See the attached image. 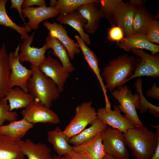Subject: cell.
Masks as SVG:
<instances>
[{
	"label": "cell",
	"instance_id": "cell-5",
	"mask_svg": "<svg viewBox=\"0 0 159 159\" xmlns=\"http://www.w3.org/2000/svg\"><path fill=\"white\" fill-rule=\"evenodd\" d=\"M97 112L90 101L83 102L76 106L75 115L63 132L69 139L80 132L97 118Z\"/></svg>",
	"mask_w": 159,
	"mask_h": 159
},
{
	"label": "cell",
	"instance_id": "cell-2",
	"mask_svg": "<svg viewBox=\"0 0 159 159\" xmlns=\"http://www.w3.org/2000/svg\"><path fill=\"white\" fill-rule=\"evenodd\" d=\"M135 57L128 54L118 56L103 67L101 74L107 89L112 92L115 89L123 85L133 74Z\"/></svg>",
	"mask_w": 159,
	"mask_h": 159
},
{
	"label": "cell",
	"instance_id": "cell-31",
	"mask_svg": "<svg viewBox=\"0 0 159 159\" xmlns=\"http://www.w3.org/2000/svg\"><path fill=\"white\" fill-rule=\"evenodd\" d=\"M142 80L138 77L135 82V87L136 88V91L140 96V107L139 110L141 113L145 112L148 110L150 113L153 114L155 117H159V107L155 106L148 102L143 95L142 89Z\"/></svg>",
	"mask_w": 159,
	"mask_h": 159
},
{
	"label": "cell",
	"instance_id": "cell-12",
	"mask_svg": "<svg viewBox=\"0 0 159 159\" xmlns=\"http://www.w3.org/2000/svg\"><path fill=\"white\" fill-rule=\"evenodd\" d=\"M34 32H33L28 38L23 39V42L20 46L19 59L21 63L28 61L34 67H38L46 57L45 54L47 49L45 44L39 48L31 47V44L34 40Z\"/></svg>",
	"mask_w": 159,
	"mask_h": 159
},
{
	"label": "cell",
	"instance_id": "cell-9",
	"mask_svg": "<svg viewBox=\"0 0 159 159\" xmlns=\"http://www.w3.org/2000/svg\"><path fill=\"white\" fill-rule=\"evenodd\" d=\"M19 45L14 52L8 53L11 74L9 83L11 88L15 86L20 87L24 91L28 92L27 88V82L32 76L33 71L23 66L19 59Z\"/></svg>",
	"mask_w": 159,
	"mask_h": 159
},
{
	"label": "cell",
	"instance_id": "cell-38",
	"mask_svg": "<svg viewBox=\"0 0 159 159\" xmlns=\"http://www.w3.org/2000/svg\"><path fill=\"white\" fill-rule=\"evenodd\" d=\"M148 97L156 100H159V87L154 83L150 88L146 92Z\"/></svg>",
	"mask_w": 159,
	"mask_h": 159
},
{
	"label": "cell",
	"instance_id": "cell-17",
	"mask_svg": "<svg viewBox=\"0 0 159 159\" xmlns=\"http://www.w3.org/2000/svg\"><path fill=\"white\" fill-rule=\"evenodd\" d=\"M119 47L126 52L132 49H147L151 54L155 55L159 52V45L148 41L146 35L134 34L127 36L119 43Z\"/></svg>",
	"mask_w": 159,
	"mask_h": 159
},
{
	"label": "cell",
	"instance_id": "cell-11",
	"mask_svg": "<svg viewBox=\"0 0 159 159\" xmlns=\"http://www.w3.org/2000/svg\"><path fill=\"white\" fill-rule=\"evenodd\" d=\"M38 68L42 72L54 81L60 93L63 91L64 85L69 74L64 70L61 63L49 56L46 57Z\"/></svg>",
	"mask_w": 159,
	"mask_h": 159
},
{
	"label": "cell",
	"instance_id": "cell-1",
	"mask_svg": "<svg viewBox=\"0 0 159 159\" xmlns=\"http://www.w3.org/2000/svg\"><path fill=\"white\" fill-rule=\"evenodd\" d=\"M155 129V133L143 125L129 129L124 133L127 146L136 159H150L156 149L159 138V125L150 124Z\"/></svg>",
	"mask_w": 159,
	"mask_h": 159
},
{
	"label": "cell",
	"instance_id": "cell-21",
	"mask_svg": "<svg viewBox=\"0 0 159 159\" xmlns=\"http://www.w3.org/2000/svg\"><path fill=\"white\" fill-rule=\"evenodd\" d=\"M21 149L28 159H54L50 149L45 144L35 143L29 139L22 140Z\"/></svg>",
	"mask_w": 159,
	"mask_h": 159
},
{
	"label": "cell",
	"instance_id": "cell-40",
	"mask_svg": "<svg viewBox=\"0 0 159 159\" xmlns=\"http://www.w3.org/2000/svg\"><path fill=\"white\" fill-rule=\"evenodd\" d=\"M64 159H89L83 153L72 150L64 155Z\"/></svg>",
	"mask_w": 159,
	"mask_h": 159
},
{
	"label": "cell",
	"instance_id": "cell-44",
	"mask_svg": "<svg viewBox=\"0 0 159 159\" xmlns=\"http://www.w3.org/2000/svg\"><path fill=\"white\" fill-rule=\"evenodd\" d=\"M57 1L56 0H50V7L55 8Z\"/></svg>",
	"mask_w": 159,
	"mask_h": 159
},
{
	"label": "cell",
	"instance_id": "cell-4",
	"mask_svg": "<svg viewBox=\"0 0 159 159\" xmlns=\"http://www.w3.org/2000/svg\"><path fill=\"white\" fill-rule=\"evenodd\" d=\"M111 95L119 102L117 106L123 115L130 120L135 127L143 125L137 112L139 110L140 96L138 93L133 94L130 89L126 85L117 87L112 92Z\"/></svg>",
	"mask_w": 159,
	"mask_h": 159
},
{
	"label": "cell",
	"instance_id": "cell-29",
	"mask_svg": "<svg viewBox=\"0 0 159 159\" xmlns=\"http://www.w3.org/2000/svg\"><path fill=\"white\" fill-rule=\"evenodd\" d=\"M34 125L23 117L19 120L10 122L7 125L0 126V134L21 139L27 132L32 128Z\"/></svg>",
	"mask_w": 159,
	"mask_h": 159
},
{
	"label": "cell",
	"instance_id": "cell-34",
	"mask_svg": "<svg viewBox=\"0 0 159 159\" xmlns=\"http://www.w3.org/2000/svg\"><path fill=\"white\" fill-rule=\"evenodd\" d=\"M17 116L16 111L10 110L7 100L4 98L0 100V126L3 125L6 121L10 122L17 120Z\"/></svg>",
	"mask_w": 159,
	"mask_h": 159
},
{
	"label": "cell",
	"instance_id": "cell-13",
	"mask_svg": "<svg viewBox=\"0 0 159 159\" xmlns=\"http://www.w3.org/2000/svg\"><path fill=\"white\" fill-rule=\"evenodd\" d=\"M43 24L49 31V34L57 38L65 47L70 59H73L76 54L80 51L77 42L69 37L67 32L63 26L53 21L52 23L44 21Z\"/></svg>",
	"mask_w": 159,
	"mask_h": 159
},
{
	"label": "cell",
	"instance_id": "cell-41",
	"mask_svg": "<svg viewBox=\"0 0 159 159\" xmlns=\"http://www.w3.org/2000/svg\"><path fill=\"white\" fill-rule=\"evenodd\" d=\"M150 159H159V138L158 139L156 149L152 157Z\"/></svg>",
	"mask_w": 159,
	"mask_h": 159
},
{
	"label": "cell",
	"instance_id": "cell-36",
	"mask_svg": "<svg viewBox=\"0 0 159 159\" xmlns=\"http://www.w3.org/2000/svg\"><path fill=\"white\" fill-rule=\"evenodd\" d=\"M154 18L146 35L147 40L152 43L159 44V21Z\"/></svg>",
	"mask_w": 159,
	"mask_h": 159
},
{
	"label": "cell",
	"instance_id": "cell-42",
	"mask_svg": "<svg viewBox=\"0 0 159 159\" xmlns=\"http://www.w3.org/2000/svg\"><path fill=\"white\" fill-rule=\"evenodd\" d=\"M129 3L136 7L143 5V1L141 0H130Z\"/></svg>",
	"mask_w": 159,
	"mask_h": 159
},
{
	"label": "cell",
	"instance_id": "cell-24",
	"mask_svg": "<svg viewBox=\"0 0 159 159\" xmlns=\"http://www.w3.org/2000/svg\"><path fill=\"white\" fill-rule=\"evenodd\" d=\"M47 49H52L53 54L61 61L64 70L67 72H72L74 68L70 61L67 49L64 46L57 38L49 34L45 39Z\"/></svg>",
	"mask_w": 159,
	"mask_h": 159
},
{
	"label": "cell",
	"instance_id": "cell-37",
	"mask_svg": "<svg viewBox=\"0 0 159 159\" xmlns=\"http://www.w3.org/2000/svg\"><path fill=\"white\" fill-rule=\"evenodd\" d=\"M24 0H11V5L9 9L14 8L16 9L19 14V16L23 22L25 26H28L26 23L22 15L21 7Z\"/></svg>",
	"mask_w": 159,
	"mask_h": 159
},
{
	"label": "cell",
	"instance_id": "cell-16",
	"mask_svg": "<svg viewBox=\"0 0 159 159\" xmlns=\"http://www.w3.org/2000/svg\"><path fill=\"white\" fill-rule=\"evenodd\" d=\"M22 12L29 19L26 24L31 29H36L42 21L55 17L60 13L58 9L47 6L30 7L23 9Z\"/></svg>",
	"mask_w": 159,
	"mask_h": 159
},
{
	"label": "cell",
	"instance_id": "cell-6",
	"mask_svg": "<svg viewBox=\"0 0 159 159\" xmlns=\"http://www.w3.org/2000/svg\"><path fill=\"white\" fill-rule=\"evenodd\" d=\"M134 54L139 57L135 59L133 74L125 82L143 76L159 77V55L149 54L143 49H132L130 51Z\"/></svg>",
	"mask_w": 159,
	"mask_h": 159
},
{
	"label": "cell",
	"instance_id": "cell-22",
	"mask_svg": "<svg viewBox=\"0 0 159 159\" xmlns=\"http://www.w3.org/2000/svg\"><path fill=\"white\" fill-rule=\"evenodd\" d=\"M73 150L83 153L89 159H102L105 154L102 133L83 143L73 146Z\"/></svg>",
	"mask_w": 159,
	"mask_h": 159
},
{
	"label": "cell",
	"instance_id": "cell-18",
	"mask_svg": "<svg viewBox=\"0 0 159 159\" xmlns=\"http://www.w3.org/2000/svg\"><path fill=\"white\" fill-rule=\"evenodd\" d=\"M74 37L77 40L85 59L91 70L96 75L100 82L105 97V107H109L111 104L107 96V90L104 83L103 79L100 73L97 56L95 52L87 46L79 36L75 35Z\"/></svg>",
	"mask_w": 159,
	"mask_h": 159
},
{
	"label": "cell",
	"instance_id": "cell-30",
	"mask_svg": "<svg viewBox=\"0 0 159 159\" xmlns=\"http://www.w3.org/2000/svg\"><path fill=\"white\" fill-rule=\"evenodd\" d=\"M8 0H0V25L4 26L16 31L21 36L22 39L28 38V33L31 29L28 26H20L13 22L8 15L6 9V4Z\"/></svg>",
	"mask_w": 159,
	"mask_h": 159
},
{
	"label": "cell",
	"instance_id": "cell-33",
	"mask_svg": "<svg viewBox=\"0 0 159 159\" xmlns=\"http://www.w3.org/2000/svg\"><path fill=\"white\" fill-rule=\"evenodd\" d=\"M123 1L121 0H99L98 4L103 18L111 21L118 7Z\"/></svg>",
	"mask_w": 159,
	"mask_h": 159
},
{
	"label": "cell",
	"instance_id": "cell-14",
	"mask_svg": "<svg viewBox=\"0 0 159 159\" xmlns=\"http://www.w3.org/2000/svg\"><path fill=\"white\" fill-rule=\"evenodd\" d=\"M135 9L136 7L129 2L125 3L123 1L118 7L112 20L110 21L122 29L125 37L134 34L132 23Z\"/></svg>",
	"mask_w": 159,
	"mask_h": 159
},
{
	"label": "cell",
	"instance_id": "cell-45",
	"mask_svg": "<svg viewBox=\"0 0 159 159\" xmlns=\"http://www.w3.org/2000/svg\"><path fill=\"white\" fill-rule=\"evenodd\" d=\"M54 159H64V157L55 155L54 157Z\"/></svg>",
	"mask_w": 159,
	"mask_h": 159
},
{
	"label": "cell",
	"instance_id": "cell-27",
	"mask_svg": "<svg viewBox=\"0 0 159 159\" xmlns=\"http://www.w3.org/2000/svg\"><path fill=\"white\" fill-rule=\"evenodd\" d=\"M89 127L85 129L80 132L69 138L68 143L76 146L91 140L95 136L102 133L108 127L98 118Z\"/></svg>",
	"mask_w": 159,
	"mask_h": 159
},
{
	"label": "cell",
	"instance_id": "cell-3",
	"mask_svg": "<svg viewBox=\"0 0 159 159\" xmlns=\"http://www.w3.org/2000/svg\"><path fill=\"white\" fill-rule=\"evenodd\" d=\"M30 68L33 73L27 84L28 92L34 99H37L42 104L50 108L53 102L59 96L60 92L58 87L38 67L31 65Z\"/></svg>",
	"mask_w": 159,
	"mask_h": 159
},
{
	"label": "cell",
	"instance_id": "cell-32",
	"mask_svg": "<svg viewBox=\"0 0 159 159\" xmlns=\"http://www.w3.org/2000/svg\"><path fill=\"white\" fill-rule=\"evenodd\" d=\"M99 2L98 0H58L57 1L55 8L58 9L60 14H67L77 10L83 4Z\"/></svg>",
	"mask_w": 159,
	"mask_h": 159
},
{
	"label": "cell",
	"instance_id": "cell-35",
	"mask_svg": "<svg viewBox=\"0 0 159 159\" xmlns=\"http://www.w3.org/2000/svg\"><path fill=\"white\" fill-rule=\"evenodd\" d=\"M108 29L107 38L108 41L116 42L117 44L124 38V34L122 29L119 26L114 24Z\"/></svg>",
	"mask_w": 159,
	"mask_h": 159
},
{
	"label": "cell",
	"instance_id": "cell-10",
	"mask_svg": "<svg viewBox=\"0 0 159 159\" xmlns=\"http://www.w3.org/2000/svg\"><path fill=\"white\" fill-rule=\"evenodd\" d=\"M114 110H107L101 107L97 110V117L104 123L125 133L129 129L135 126L122 115L118 106L114 105Z\"/></svg>",
	"mask_w": 159,
	"mask_h": 159
},
{
	"label": "cell",
	"instance_id": "cell-25",
	"mask_svg": "<svg viewBox=\"0 0 159 159\" xmlns=\"http://www.w3.org/2000/svg\"><path fill=\"white\" fill-rule=\"evenodd\" d=\"M10 74L8 54L5 45L3 44L0 48V100L4 98L11 88Z\"/></svg>",
	"mask_w": 159,
	"mask_h": 159
},
{
	"label": "cell",
	"instance_id": "cell-19",
	"mask_svg": "<svg viewBox=\"0 0 159 159\" xmlns=\"http://www.w3.org/2000/svg\"><path fill=\"white\" fill-rule=\"evenodd\" d=\"M56 20L59 24H67L73 28L78 33L80 37L86 45L90 44L89 36L85 32L83 28L87 21L77 10L67 14L60 13Z\"/></svg>",
	"mask_w": 159,
	"mask_h": 159
},
{
	"label": "cell",
	"instance_id": "cell-15",
	"mask_svg": "<svg viewBox=\"0 0 159 159\" xmlns=\"http://www.w3.org/2000/svg\"><path fill=\"white\" fill-rule=\"evenodd\" d=\"M77 10L87 21L83 27L85 32L94 34L98 28L101 19L103 18L98 3L92 2L83 4Z\"/></svg>",
	"mask_w": 159,
	"mask_h": 159
},
{
	"label": "cell",
	"instance_id": "cell-20",
	"mask_svg": "<svg viewBox=\"0 0 159 159\" xmlns=\"http://www.w3.org/2000/svg\"><path fill=\"white\" fill-rule=\"evenodd\" d=\"M21 139L0 134V159H23L21 149Z\"/></svg>",
	"mask_w": 159,
	"mask_h": 159
},
{
	"label": "cell",
	"instance_id": "cell-43",
	"mask_svg": "<svg viewBox=\"0 0 159 159\" xmlns=\"http://www.w3.org/2000/svg\"><path fill=\"white\" fill-rule=\"evenodd\" d=\"M102 159H120L108 154L105 153Z\"/></svg>",
	"mask_w": 159,
	"mask_h": 159
},
{
	"label": "cell",
	"instance_id": "cell-7",
	"mask_svg": "<svg viewBox=\"0 0 159 159\" xmlns=\"http://www.w3.org/2000/svg\"><path fill=\"white\" fill-rule=\"evenodd\" d=\"M102 135L105 153L120 159H130L129 153L123 132L109 126Z\"/></svg>",
	"mask_w": 159,
	"mask_h": 159
},
{
	"label": "cell",
	"instance_id": "cell-8",
	"mask_svg": "<svg viewBox=\"0 0 159 159\" xmlns=\"http://www.w3.org/2000/svg\"><path fill=\"white\" fill-rule=\"evenodd\" d=\"M23 117L28 122L34 124L49 122L56 124L60 122L57 114L34 98L21 112Z\"/></svg>",
	"mask_w": 159,
	"mask_h": 159
},
{
	"label": "cell",
	"instance_id": "cell-26",
	"mask_svg": "<svg viewBox=\"0 0 159 159\" xmlns=\"http://www.w3.org/2000/svg\"><path fill=\"white\" fill-rule=\"evenodd\" d=\"M154 18V15L149 12L144 6L136 7L132 23L133 34L146 35Z\"/></svg>",
	"mask_w": 159,
	"mask_h": 159
},
{
	"label": "cell",
	"instance_id": "cell-28",
	"mask_svg": "<svg viewBox=\"0 0 159 159\" xmlns=\"http://www.w3.org/2000/svg\"><path fill=\"white\" fill-rule=\"evenodd\" d=\"M4 99L9 102L11 111L24 108L34 99L30 94L18 87L11 88Z\"/></svg>",
	"mask_w": 159,
	"mask_h": 159
},
{
	"label": "cell",
	"instance_id": "cell-23",
	"mask_svg": "<svg viewBox=\"0 0 159 159\" xmlns=\"http://www.w3.org/2000/svg\"><path fill=\"white\" fill-rule=\"evenodd\" d=\"M69 140L58 126L47 132V141L59 156L64 155L73 150V146L68 143Z\"/></svg>",
	"mask_w": 159,
	"mask_h": 159
},
{
	"label": "cell",
	"instance_id": "cell-39",
	"mask_svg": "<svg viewBox=\"0 0 159 159\" xmlns=\"http://www.w3.org/2000/svg\"><path fill=\"white\" fill-rule=\"evenodd\" d=\"M34 5H37L39 6H47V4L44 0H24L22 7L24 9Z\"/></svg>",
	"mask_w": 159,
	"mask_h": 159
}]
</instances>
